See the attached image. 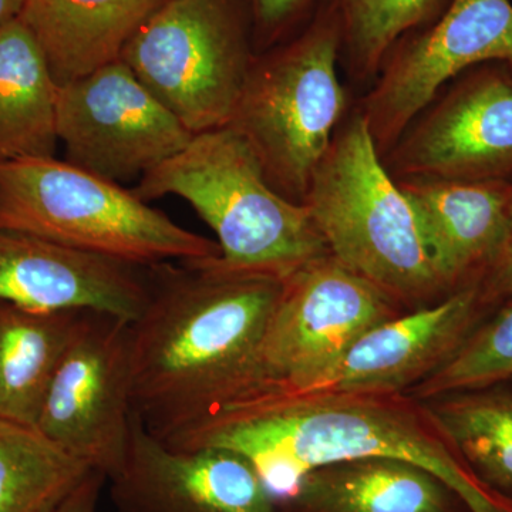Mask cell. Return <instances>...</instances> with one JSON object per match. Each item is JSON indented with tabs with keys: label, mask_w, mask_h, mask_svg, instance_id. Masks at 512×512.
I'll return each mask as SVG.
<instances>
[{
	"label": "cell",
	"mask_w": 512,
	"mask_h": 512,
	"mask_svg": "<svg viewBox=\"0 0 512 512\" xmlns=\"http://www.w3.org/2000/svg\"><path fill=\"white\" fill-rule=\"evenodd\" d=\"M107 480L116 512H282L247 458L224 448L174 450L134 413L126 457Z\"/></svg>",
	"instance_id": "obj_14"
},
{
	"label": "cell",
	"mask_w": 512,
	"mask_h": 512,
	"mask_svg": "<svg viewBox=\"0 0 512 512\" xmlns=\"http://www.w3.org/2000/svg\"><path fill=\"white\" fill-rule=\"evenodd\" d=\"M493 62L512 67L511 0H451L433 25L400 39L359 107L380 156L447 83Z\"/></svg>",
	"instance_id": "obj_9"
},
{
	"label": "cell",
	"mask_w": 512,
	"mask_h": 512,
	"mask_svg": "<svg viewBox=\"0 0 512 512\" xmlns=\"http://www.w3.org/2000/svg\"><path fill=\"white\" fill-rule=\"evenodd\" d=\"M430 402L431 416L474 474L512 501V383Z\"/></svg>",
	"instance_id": "obj_21"
},
{
	"label": "cell",
	"mask_w": 512,
	"mask_h": 512,
	"mask_svg": "<svg viewBox=\"0 0 512 512\" xmlns=\"http://www.w3.org/2000/svg\"><path fill=\"white\" fill-rule=\"evenodd\" d=\"M511 2H512V0H511Z\"/></svg>",
	"instance_id": "obj_29"
},
{
	"label": "cell",
	"mask_w": 512,
	"mask_h": 512,
	"mask_svg": "<svg viewBox=\"0 0 512 512\" xmlns=\"http://www.w3.org/2000/svg\"><path fill=\"white\" fill-rule=\"evenodd\" d=\"M480 292L481 301L488 309L512 298V215L504 247L481 282Z\"/></svg>",
	"instance_id": "obj_26"
},
{
	"label": "cell",
	"mask_w": 512,
	"mask_h": 512,
	"mask_svg": "<svg viewBox=\"0 0 512 512\" xmlns=\"http://www.w3.org/2000/svg\"><path fill=\"white\" fill-rule=\"evenodd\" d=\"M147 299L130 322L131 406L168 443L247 397L285 278L201 261L146 266Z\"/></svg>",
	"instance_id": "obj_1"
},
{
	"label": "cell",
	"mask_w": 512,
	"mask_h": 512,
	"mask_svg": "<svg viewBox=\"0 0 512 512\" xmlns=\"http://www.w3.org/2000/svg\"><path fill=\"white\" fill-rule=\"evenodd\" d=\"M400 313L386 293L329 254L313 259L286 276L259 350L255 389L238 403L302 389L367 330Z\"/></svg>",
	"instance_id": "obj_8"
},
{
	"label": "cell",
	"mask_w": 512,
	"mask_h": 512,
	"mask_svg": "<svg viewBox=\"0 0 512 512\" xmlns=\"http://www.w3.org/2000/svg\"><path fill=\"white\" fill-rule=\"evenodd\" d=\"M383 161L396 180H511L512 67L484 63L460 74Z\"/></svg>",
	"instance_id": "obj_12"
},
{
	"label": "cell",
	"mask_w": 512,
	"mask_h": 512,
	"mask_svg": "<svg viewBox=\"0 0 512 512\" xmlns=\"http://www.w3.org/2000/svg\"><path fill=\"white\" fill-rule=\"evenodd\" d=\"M279 503L282 512H468L439 478L392 458L316 468Z\"/></svg>",
	"instance_id": "obj_18"
},
{
	"label": "cell",
	"mask_w": 512,
	"mask_h": 512,
	"mask_svg": "<svg viewBox=\"0 0 512 512\" xmlns=\"http://www.w3.org/2000/svg\"><path fill=\"white\" fill-rule=\"evenodd\" d=\"M164 0H26L20 23L57 86L121 59L124 47Z\"/></svg>",
	"instance_id": "obj_17"
},
{
	"label": "cell",
	"mask_w": 512,
	"mask_h": 512,
	"mask_svg": "<svg viewBox=\"0 0 512 512\" xmlns=\"http://www.w3.org/2000/svg\"><path fill=\"white\" fill-rule=\"evenodd\" d=\"M446 295L480 286L507 239L512 181L397 180Z\"/></svg>",
	"instance_id": "obj_16"
},
{
	"label": "cell",
	"mask_w": 512,
	"mask_h": 512,
	"mask_svg": "<svg viewBox=\"0 0 512 512\" xmlns=\"http://www.w3.org/2000/svg\"><path fill=\"white\" fill-rule=\"evenodd\" d=\"M409 394L256 399L229 407L168 441L174 450L224 448L254 466L279 501L316 468L392 458L429 471L468 512H512L447 439L429 409Z\"/></svg>",
	"instance_id": "obj_2"
},
{
	"label": "cell",
	"mask_w": 512,
	"mask_h": 512,
	"mask_svg": "<svg viewBox=\"0 0 512 512\" xmlns=\"http://www.w3.org/2000/svg\"><path fill=\"white\" fill-rule=\"evenodd\" d=\"M131 417L130 322L84 311L36 427L109 478L126 457Z\"/></svg>",
	"instance_id": "obj_10"
},
{
	"label": "cell",
	"mask_w": 512,
	"mask_h": 512,
	"mask_svg": "<svg viewBox=\"0 0 512 512\" xmlns=\"http://www.w3.org/2000/svg\"><path fill=\"white\" fill-rule=\"evenodd\" d=\"M106 481L107 477L103 473L93 470L57 512H96L101 488Z\"/></svg>",
	"instance_id": "obj_27"
},
{
	"label": "cell",
	"mask_w": 512,
	"mask_h": 512,
	"mask_svg": "<svg viewBox=\"0 0 512 512\" xmlns=\"http://www.w3.org/2000/svg\"><path fill=\"white\" fill-rule=\"evenodd\" d=\"M84 311L37 312L0 302V417L35 426Z\"/></svg>",
	"instance_id": "obj_20"
},
{
	"label": "cell",
	"mask_w": 512,
	"mask_h": 512,
	"mask_svg": "<svg viewBox=\"0 0 512 512\" xmlns=\"http://www.w3.org/2000/svg\"><path fill=\"white\" fill-rule=\"evenodd\" d=\"M0 229L137 266L221 254L134 191L55 157L0 163Z\"/></svg>",
	"instance_id": "obj_5"
},
{
	"label": "cell",
	"mask_w": 512,
	"mask_h": 512,
	"mask_svg": "<svg viewBox=\"0 0 512 512\" xmlns=\"http://www.w3.org/2000/svg\"><path fill=\"white\" fill-rule=\"evenodd\" d=\"M318 0H249L256 55L299 32L311 19Z\"/></svg>",
	"instance_id": "obj_25"
},
{
	"label": "cell",
	"mask_w": 512,
	"mask_h": 512,
	"mask_svg": "<svg viewBox=\"0 0 512 512\" xmlns=\"http://www.w3.org/2000/svg\"><path fill=\"white\" fill-rule=\"evenodd\" d=\"M255 59L249 0H164L121 55L194 136L231 123Z\"/></svg>",
	"instance_id": "obj_7"
},
{
	"label": "cell",
	"mask_w": 512,
	"mask_h": 512,
	"mask_svg": "<svg viewBox=\"0 0 512 512\" xmlns=\"http://www.w3.org/2000/svg\"><path fill=\"white\" fill-rule=\"evenodd\" d=\"M303 204L328 254L397 305L426 306L447 296L410 202L387 170L362 111L336 130Z\"/></svg>",
	"instance_id": "obj_4"
},
{
	"label": "cell",
	"mask_w": 512,
	"mask_h": 512,
	"mask_svg": "<svg viewBox=\"0 0 512 512\" xmlns=\"http://www.w3.org/2000/svg\"><path fill=\"white\" fill-rule=\"evenodd\" d=\"M487 311L480 286L450 293L367 330L335 366L302 389L251 400L404 393L439 369Z\"/></svg>",
	"instance_id": "obj_13"
},
{
	"label": "cell",
	"mask_w": 512,
	"mask_h": 512,
	"mask_svg": "<svg viewBox=\"0 0 512 512\" xmlns=\"http://www.w3.org/2000/svg\"><path fill=\"white\" fill-rule=\"evenodd\" d=\"M143 201L177 195L217 234L222 271L286 278L328 255L305 204L275 191L247 138L227 124L195 134L184 150L140 178Z\"/></svg>",
	"instance_id": "obj_3"
},
{
	"label": "cell",
	"mask_w": 512,
	"mask_h": 512,
	"mask_svg": "<svg viewBox=\"0 0 512 512\" xmlns=\"http://www.w3.org/2000/svg\"><path fill=\"white\" fill-rule=\"evenodd\" d=\"M57 86L20 20L0 30V163L55 157Z\"/></svg>",
	"instance_id": "obj_19"
},
{
	"label": "cell",
	"mask_w": 512,
	"mask_h": 512,
	"mask_svg": "<svg viewBox=\"0 0 512 512\" xmlns=\"http://www.w3.org/2000/svg\"><path fill=\"white\" fill-rule=\"evenodd\" d=\"M335 12L340 62L357 79L377 76L394 45L429 28L451 0H325Z\"/></svg>",
	"instance_id": "obj_23"
},
{
	"label": "cell",
	"mask_w": 512,
	"mask_h": 512,
	"mask_svg": "<svg viewBox=\"0 0 512 512\" xmlns=\"http://www.w3.org/2000/svg\"><path fill=\"white\" fill-rule=\"evenodd\" d=\"M146 299V266L0 229V302L37 312L106 313L133 322Z\"/></svg>",
	"instance_id": "obj_15"
},
{
	"label": "cell",
	"mask_w": 512,
	"mask_h": 512,
	"mask_svg": "<svg viewBox=\"0 0 512 512\" xmlns=\"http://www.w3.org/2000/svg\"><path fill=\"white\" fill-rule=\"evenodd\" d=\"M339 63L338 20L318 0L299 32L256 55L229 123L254 148L275 191L298 204L348 110Z\"/></svg>",
	"instance_id": "obj_6"
},
{
	"label": "cell",
	"mask_w": 512,
	"mask_h": 512,
	"mask_svg": "<svg viewBox=\"0 0 512 512\" xmlns=\"http://www.w3.org/2000/svg\"><path fill=\"white\" fill-rule=\"evenodd\" d=\"M92 471L37 427L0 417V512H57Z\"/></svg>",
	"instance_id": "obj_22"
},
{
	"label": "cell",
	"mask_w": 512,
	"mask_h": 512,
	"mask_svg": "<svg viewBox=\"0 0 512 512\" xmlns=\"http://www.w3.org/2000/svg\"><path fill=\"white\" fill-rule=\"evenodd\" d=\"M512 383V382H511Z\"/></svg>",
	"instance_id": "obj_30"
},
{
	"label": "cell",
	"mask_w": 512,
	"mask_h": 512,
	"mask_svg": "<svg viewBox=\"0 0 512 512\" xmlns=\"http://www.w3.org/2000/svg\"><path fill=\"white\" fill-rule=\"evenodd\" d=\"M481 319L446 362L412 389L414 399H439L447 394L512 382V298Z\"/></svg>",
	"instance_id": "obj_24"
},
{
	"label": "cell",
	"mask_w": 512,
	"mask_h": 512,
	"mask_svg": "<svg viewBox=\"0 0 512 512\" xmlns=\"http://www.w3.org/2000/svg\"><path fill=\"white\" fill-rule=\"evenodd\" d=\"M26 0H0V30L19 20Z\"/></svg>",
	"instance_id": "obj_28"
},
{
	"label": "cell",
	"mask_w": 512,
	"mask_h": 512,
	"mask_svg": "<svg viewBox=\"0 0 512 512\" xmlns=\"http://www.w3.org/2000/svg\"><path fill=\"white\" fill-rule=\"evenodd\" d=\"M56 133L66 161L117 184L143 178L194 137L121 59L59 87Z\"/></svg>",
	"instance_id": "obj_11"
}]
</instances>
